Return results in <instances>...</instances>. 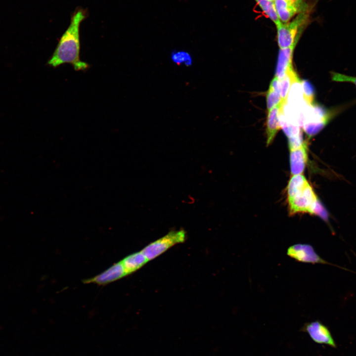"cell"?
I'll use <instances>...</instances> for the list:
<instances>
[{"label": "cell", "instance_id": "d6986e66", "mask_svg": "<svg viewBox=\"0 0 356 356\" xmlns=\"http://www.w3.org/2000/svg\"><path fill=\"white\" fill-rule=\"evenodd\" d=\"M303 99L308 105L313 104L314 91L312 85L306 80L301 82Z\"/></svg>", "mask_w": 356, "mask_h": 356}, {"label": "cell", "instance_id": "9c48e42d", "mask_svg": "<svg viewBox=\"0 0 356 356\" xmlns=\"http://www.w3.org/2000/svg\"><path fill=\"white\" fill-rule=\"evenodd\" d=\"M126 276L122 263L118 262L101 273L86 280V283H95L98 285H105Z\"/></svg>", "mask_w": 356, "mask_h": 356}, {"label": "cell", "instance_id": "7c38bea8", "mask_svg": "<svg viewBox=\"0 0 356 356\" xmlns=\"http://www.w3.org/2000/svg\"><path fill=\"white\" fill-rule=\"evenodd\" d=\"M282 106V104H279L268 111L266 124L267 145L272 142L277 133L281 128L279 120V111Z\"/></svg>", "mask_w": 356, "mask_h": 356}, {"label": "cell", "instance_id": "277c9868", "mask_svg": "<svg viewBox=\"0 0 356 356\" xmlns=\"http://www.w3.org/2000/svg\"><path fill=\"white\" fill-rule=\"evenodd\" d=\"M329 115L321 107L306 103L303 111L302 127L309 137L317 134L328 122Z\"/></svg>", "mask_w": 356, "mask_h": 356}, {"label": "cell", "instance_id": "6da1fadb", "mask_svg": "<svg viewBox=\"0 0 356 356\" xmlns=\"http://www.w3.org/2000/svg\"><path fill=\"white\" fill-rule=\"evenodd\" d=\"M87 9L77 8L71 16L67 29L60 37L52 56L47 63L53 67L69 63L76 71L84 70L88 65L80 59V27L88 17Z\"/></svg>", "mask_w": 356, "mask_h": 356}, {"label": "cell", "instance_id": "52a82bcc", "mask_svg": "<svg viewBox=\"0 0 356 356\" xmlns=\"http://www.w3.org/2000/svg\"><path fill=\"white\" fill-rule=\"evenodd\" d=\"M300 331L307 333L316 343L326 345L334 348L336 347L329 329L319 320L305 323Z\"/></svg>", "mask_w": 356, "mask_h": 356}, {"label": "cell", "instance_id": "5b68a950", "mask_svg": "<svg viewBox=\"0 0 356 356\" xmlns=\"http://www.w3.org/2000/svg\"><path fill=\"white\" fill-rule=\"evenodd\" d=\"M318 200L312 187L309 183L300 192L288 201L289 214L309 213L312 215L313 210Z\"/></svg>", "mask_w": 356, "mask_h": 356}, {"label": "cell", "instance_id": "30bf717a", "mask_svg": "<svg viewBox=\"0 0 356 356\" xmlns=\"http://www.w3.org/2000/svg\"><path fill=\"white\" fill-rule=\"evenodd\" d=\"M307 160V148L305 142L299 148L290 150V171L292 176L303 174Z\"/></svg>", "mask_w": 356, "mask_h": 356}, {"label": "cell", "instance_id": "4fadbf2b", "mask_svg": "<svg viewBox=\"0 0 356 356\" xmlns=\"http://www.w3.org/2000/svg\"><path fill=\"white\" fill-rule=\"evenodd\" d=\"M148 262L141 251L130 255L121 261L126 275L138 270Z\"/></svg>", "mask_w": 356, "mask_h": 356}, {"label": "cell", "instance_id": "8fae6325", "mask_svg": "<svg viewBox=\"0 0 356 356\" xmlns=\"http://www.w3.org/2000/svg\"><path fill=\"white\" fill-rule=\"evenodd\" d=\"M301 36H299L294 43L290 47L280 48L275 76L279 80L282 78L287 70L292 67V60L293 50Z\"/></svg>", "mask_w": 356, "mask_h": 356}, {"label": "cell", "instance_id": "ba28073f", "mask_svg": "<svg viewBox=\"0 0 356 356\" xmlns=\"http://www.w3.org/2000/svg\"><path fill=\"white\" fill-rule=\"evenodd\" d=\"M275 10L278 17L282 23H285L292 20L298 13L314 8L316 0L309 1L304 5H300L287 0H274Z\"/></svg>", "mask_w": 356, "mask_h": 356}, {"label": "cell", "instance_id": "e0dca14e", "mask_svg": "<svg viewBox=\"0 0 356 356\" xmlns=\"http://www.w3.org/2000/svg\"><path fill=\"white\" fill-rule=\"evenodd\" d=\"M264 15L274 23L276 27L281 23L277 14L274 2L268 0H254Z\"/></svg>", "mask_w": 356, "mask_h": 356}, {"label": "cell", "instance_id": "5bb4252c", "mask_svg": "<svg viewBox=\"0 0 356 356\" xmlns=\"http://www.w3.org/2000/svg\"><path fill=\"white\" fill-rule=\"evenodd\" d=\"M293 67L287 70L284 76L278 79L279 88L282 105L287 102V97L291 86L293 82L298 78Z\"/></svg>", "mask_w": 356, "mask_h": 356}, {"label": "cell", "instance_id": "ffe728a7", "mask_svg": "<svg viewBox=\"0 0 356 356\" xmlns=\"http://www.w3.org/2000/svg\"><path fill=\"white\" fill-rule=\"evenodd\" d=\"M332 80L335 82H350L356 86V77L347 76L346 75L336 73H331Z\"/></svg>", "mask_w": 356, "mask_h": 356}, {"label": "cell", "instance_id": "9a60e30c", "mask_svg": "<svg viewBox=\"0 0 356 356\" xmlns=\"http://www.w3.org/2000/svg\"><path fill=\"white\" fill-rule=\"evenodd\" d=\"M309 182L302 174L293 175L287 186L288 201L292 199L309 184Z\"/></svg>", "mask_w": 356, "mask_h": 356}, {"label": "cell", "instance_id": "3957f363", "mask_svg": "<svg viewBox=\"0 0 356 356\" xmlns=\"http://www.w3.org/2000/svg\"><path fill=\"white\" fill-rule=\"evenodd\" d=\"M185 239L186 233L184 230L171 231L145 246L141 252L149 261L158 257L172 246L184 242Z\"/></svg>", "mask_w": 356, "mask_h": 356}, {"label": "cell", "instance_id": "7a4b0ae2", "mask_svg": "<svg viewBox=\"0 0 356 356\" xmlns=\"http://www.w3.org/2000/svg\"><path fill=\"white\" fill-rule=\"evenodd\" d=\"M313 8L298 13L290 21L281 23L277 26V39L280 48L291 46L311 21V14Z\"/></svg>", "mask_w": 356, "mask_h": 356}, {"label": "cell", "instance_id": "ac0fdd59", "mask_svg": "<svg viewBox=\"0 0 356 356\" xmlns=\"http://www.w3.org/2000/svg\"><path fill=\"white\" fill-rule=\"evenodd\" d=\"M171 60L178 65L183 64L187 67L191 66L192 58L189 52L183 50H174L171 53Z\"/></svg>", "mask_w": 356, "mask_h": 356}, {"label": "cell", "instance_id": "2e32d148", "mask_svg": "<svg viewBox=\"0 0 356 356\" xmlns=\"http://www.w3.org/2000/svg\"><path fill=\"white\" fill-rule=\"evenodd\" d=\"M267 105L268 111L276 105L282 104L278 79L276 77L270 82L268 90L267 93Z\"/></svg>", "mask_w": 356, "mask_h": 356}, {"label": "cell", "instance_id": "8992f818", "mask_svg": "<svg viewBox=\"0 0 356 356\" xmlns=\"http://www.w3.org/2000/svg\"><path fill=\"white\" fill-rule=\"evenodd\" d=\"M287 255L297 262L312 264H321L333 265L321 258L315 251L313 247L308 244L298 243L292 245L287 249Z\"/></svg>", "mask_w": 356, "mask_h": 356}, {"label": "cell", "instance_id": "7402d4cb", "mask_svg": "<svg viewBox=\"0 0 356 356\" xmlns=\"http://www.w3.org/2000/svg\"><path fill=\"white\" fill-rule=\"evenodd\" d=\"M296 3L298 4L303 5L307 3L308 1L307 0H287Z\"/></svg>", "mask_w": 356, "mask_h": 356}, {"label": "cell", "instance_id": "44dd1931", "mask_svg": "<svg viewBox=\"0 0 356 356\" xmlns=\"http://www.w3.org/2000/svg\"><path fill=\"white\" fill-rule=\"evenodd\" d=\"M312 215L319 216L326 222L329 223L328 213L318 200L313 208Z\"/></svg>", "mask_w": 356, "mask_h": 356}, {"label": "cell", "instance_id": "603a6c76", "mask_svg": "<svg viewBox=\"0 0 356 356\" xmlns=\"http://www.w3.org/2000/svg\"><path fill=\"white\" fill-rule=\"evenodd\" d=\"M269 0V1H272V2H274V0Z\"/></svg>", "mask_w": 356, "mask_h": 356}]
</instances>
